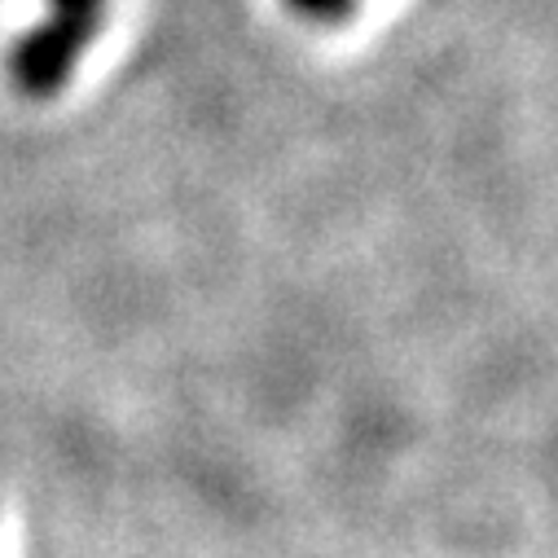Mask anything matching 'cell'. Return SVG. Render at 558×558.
<instances>
[{"label":"cell","mask_w":558,"mask_h":558,"mask_svg":"<svg viewBox=\"0 0 558 558\" xmlns=\"http://www.w3.org/2000/svg\"><path fill=\"white\" fill-rule=\"evenodd\" d=\"M287 5L304 19H313V23H339V19L352 14L356 0H287Z\"/></svg>","instance_id":"2"},{"label":"cell","mask_w":558,"mask_h":558,"mask_svg":"<svg viewBox=\"0 0 558 558\" xmlns=\"http://www.w3.org/2000/svg\"><path fill=\"white\" fill-rule=\"evenodd\" d=\"M106 23V0H49V19L10 58L14 88L32 101L58 97Z\"/></svg>","instance_id":"1"}]
</instances>
